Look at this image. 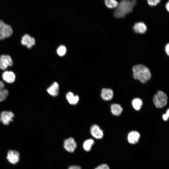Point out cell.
I'll return each instance as SVG.
<instances>
[{
  "instance_id": "cell-7",
  "label": "cell",
  "mask_w": 169,
  "mask_h": 169,
  "mask_svg": "<svg viewBox=\"0 0 169 169\" xmlns=\"http://www.w3.org/2000/svg\"><path fill=\"white\" fill-rule=\"evenodd\" d=\"M14 114L11 111H3L1 113L0 121L4 125H8L13 121Z\"/></svg>"
},
{
  "instance_id": "cell-3",
  "label": "cell",
  "mask_w": 169,
  "mask_h": 169,
  "mask_svg": "<svg viewBox=\"0 0 169 169\" xmlns=\"http://www.w3.org/2000/svg\"><path fill=\"white\" fill-rule=\"evenodd\" d=\"M153 100L156 107L157 108H161L166 104L167 97L164 92L160 90L154 95Z\"/></svg>"
},
{
  "instance_id": "cell-21",
  "label": "cell",
  "mask_w": 169,
  "mask_h": 169,
  "mask_svg": "<svg viewBox=\"0 0 169 169\" xmlns=\"http://www.w3.org/2000/svg\"><path fill=\"white\" fill-rule=\"evenodd\" d=\"M105 3L106 7L111 9L116 8L118 4L117 1L115 0H106Z\"/></svg>"
},
{
  "instance_id": "cell-23",
  "label": "cell",
  "mask_w": 169,
  "mask_h": 169,
  "mask_svg": "<svg viewBox=\"0 0 169 169\" xmlns=\"http://www.w3.org/2000/svg\"><path fill=\"white\" fill-rule=\"evenodd\" d=\"M160 2V0H148L147 1L148 5L151 6H156Z\"/></svg>"
},
{
  "instance_id": "cell-25",
  "label": "cell",
  "mask_w": 169,
  "mask_h": 169,
  "mask_svg": "<svg viewBox=\"0 0 169 169\" xmlns=\"http://www.w3.org/2000/svg\"><path fill=\"white\" fill-rule=\"evenodd\" d=\"M169 117V110L168 109L165 114H164L162 115V118L164 121H167Z\"/></svg>"
},
{
  "instance_id": "cell-27",
  "label": "cell",
  "mask_w": 169,
  "mask_h": 169,
  "mask_svg": "<svg viewBox=\"0 0 169 169\" xmlns=\"http://www.w3.org/2000/svg\"><path fill=\"white\" fill-rule=\"evenodd\" d=\"M68 169H81V168L78 165H72L69 166Z\"/></svg>"
},
{
  "instance_id": "cell-19",
  "label": "cell",
  "mask_w": 169,
  "mask_h": 169,
  "mask_svg": "<svg viewBox=\"0 0 169 169\" xmlns=\"http://www.w3.org/2000/svg\"><path fill=\"white\" fill-rule=\"evenodd\" d=\"M94 143V141L93 139H87L83 143V148L85 151H89L91 150Z\"/></svg>"
},
{
  "instance_id": "cell-14",
  "label": "cell",
  "mask_w": 169,
  "mask_h": 169,
  "mask_svg": "<svg viewBox=\"0 0 169 169\" xmlns=\"http://www.w3.org/2000/svg\"><path fill=\"white\" fill-rule=\"evenodd\" d=\"M3 80L8 83H13L15 79V75L14 73L11 71H6L2 74Z\"/></svg>"
},
{
  "instance_id": "cell-26",
  "label": "cell",
  "mask_w": 169,
  "mask_h": 169,
  "mask_svg": "<svg viewBox=\"0 0 169 169\" xmlns=\"http://www.w3.org/2000/svg\"><path fill=\"white\" fill-rule=\"evenodd\" d=\"M165 51L167 55L169 56V44L168 43L166 44L165 48Z\"/></svg>"
},
{
  "instance_id": "cell-12",
  "label": "cell",
  "mask_w": 169,
  "mask_h": 169,
  "mask_svg": "<svg viewBox=\"0 0 169 169\" xmlns=\"http://www.w3.org/2000/svg\"><path fill=\"white\" fill-rule=\"evenodd\" d=\"M140 137V135L138 132L132 131L129 132L128 135V141L130 143L135 144L138 142Z\"/></svg>"
},
{
  "instance_id": "cell-20",
  "label": "cell",
  "mask_w": 169,
  "mask_h": 169,
  "mask_svg": "<svg viewBox=\"0 0 169 169\" xmlns=\"http://www.w3.org/2000/svg\"><path fill=\"white\" fill-rule=\"evenodd\" d=\"M132 104L134 108L137 110H139L142 105V100L139 98H134L132 101Z\"/></svg>"
},
{
  "instance_id": "cell-9",
  "label": "cell",
  "mask_w": 169,
  "mask_h": 169,
  "mask_svg": "<svg viewBox=\"0 0 169 169\" xmlns=\"http://www.w3.org/2000/svg\"><path fill=\"white\" fill-rule=\"evenodd\" d=\"M21 44L26 46L28 49L31 48L35 43V39L33 37H31L29 34H24L21 40Z\"/></svg>"
},
{
  "instance_id": "cell-11",
  "label": "cell",
  "mask_w": 169,
  "mask_h": 169,
  "mask_svg": "<svg viewBox=\"0 0 169 169\" xmlns=\"http://www.w3.org/2000/svg\"><path fill=\"white\" fill-rule=\"evenodd\" d=\"M133 29L136 33L144 34L147 30V27L145 23L142 22H136L133 27Z\"/></svg>"
},
{
  "instance_id": "cell-6",
  "label": "cell",
  "mask_w": 169,
  "mask_h": 169,
  "mask_svg": "<svg viewBox=\"0 0 169 169\" xmlns=\"http://www.w3.org/2000/svg\"><path fill=\"white\" fill-rule=\"evenodd\" d=\"M64 147L68 152H73L77 147L76 142L73 138L69 137L64 140Z\"/></svg>"
},
{
  "instance_id": "cell-2",
  "label": "cell",
  "mask_w": 169,
  "mask_h": 169,
  "mask_svg": "<svg viewBox=\"0 0 169 169\" xmlns=\"http://www.w3.org/2000/svg\"><path fill=\"white\" fill-rule=\"evenodd\" d=\"M132 71L134 78L142 83H146L151 78V74L149 69L143 64L134 65L132 67Z\"/></svg>"
},
{
  "instance_id": "cell-5",
  "label": "cell",
  "mask_w": 169,
  "mask_h": 169,
  "mask_svg": "<svg viewBox=\"0 0 169 169\" xmlns=\"http://www.w3.org/2000/svg\"><path fill=\"white\" fill-rule=\"evenodd\" d=\"M13 62L11 57L8 55H2L0 56V68L5 70L8 66H11Z\"/></svg>"
},
{
  "instance_id": "cell-15",
  "label": "cell",
  "mask_w": 169,
  "mask_h": 169,
  "mask_svg": "<svg viewBox=\"0 0 169 169\" xmlns=\"http://www.w3.org/2000/svg\"><path fill=\"white\" fill-rule=\"evenodd\" d=\"M59 86L57 82H54L47 89L48 93L53 96L58 95L59 92Z\"/></svg>"
},
{
  "instance_id": "cell-17",
  "label": "cell",
  "mask_w": 169,
  "mask_h": 169,
  "mask_svg": "<svg viewBox=\"0 0 169 169\" xmlns=\"http://www.w3.org/2000/svg\"><path fill=\"white\" fill-rule=\"evenodd\" d=\"M111 112L112 114L115 115H119L123 111V108L119 104H114L110 106Z\"/></svg>"
},
{
  "instance_id": "cell-22",
  "label": "cell",
  "mask_w": 169,
  "mask_h": 169,
  "mask_svg": "<svg viewBox=\"0 0 169 169\" xmlns=\"http://www.w3.org/2000/svg\"><path fill=\"white\" fill-rule=\"evenodd\" d=\"M66 48L64 45L60 46L57 49V54L60 56L64 55L66 53Z\"/></svg>"
},
{
  "instance_id": "cell-1",
  "label": "cell",
  "mask_w": 169,
  "mask_h": 169,
  "mask_svg": "<svg viewBox=\"0 0 169 169\" xmlns=\"http://www.w3.org/2000/svg\"><path fill=\"white\" fill-rule=\"evenodd\" d=\"M136 3L135 0L121 1L114 12V17L118 18H124L127 14L132 11Z\"/></svg>"
},
{
  "instance_id": "cell-18",
  "label": "cell",
  "mask_w": 169,
  "mask_h": 169,
  "mask_svg": "<svg viewBox=\"0 0 169 169\" xmlns=\"http://www.w3.org/2000/svg\"><path fill=\"white\" fill-rule=\"evenodd\" d=\"M4 87V84L0 80V102L5 100L8 94V91Z\"/></svg>"
},
{
  "instance_id": "cell-24",
  "label": "cell",
  "mask_w": 169,
  "mask_h": 169,
  "mask_svg": "<svg viewBox=\"0 0 169 169\" xmlns=\"http://www.w3.org/2000/svg\"><path fill=\"white\" fill-rule=\"evenodd\" d=\"M95 169H110L109 166L106 164H103L98 166Z\"/></svg>"
},
{
  "instance_id": "cell-13",
  "label": "cell",
  "mask_w": 169,
  "mask_h": 169,
  "mask_svg": "<svg viewBox=\"0 0 169 169\" xmlns=\"http://www.w3.org/2000/svg\"><path fill=\"white\" fill-rule=\"evenodd\" d=\"M113 92L110 89L103 88L101 91V97L104 100H109L113 97Z\"/></svg>"
},
{
  "instance_id": "cell-4",
  "label": "cell",
  "mask_w": 169,
  "mask_h": 169,
  "mask_svg": "<svg viewBox=\"0 0 169 169\" xmlns=\"http://www.w3.org/2000/svg\"><path fill=\"white\" fill-rule=\"evenodd\" d=\"M13 30L11 26L5 23L3 20H0V33L5 38L11 36Z\"/></svg>"
},
{
  "instance_id": "cell-10",
  "label": "cell",
  "mask_w": 169,
  "mask_h": 169,
  "mask_svg": "<svg viewBox=\"0 0 169 169\" xmlns=\"http://www.w3.org/2000/svg\"><path fill=\"white\" fill-rule=\"evenodd\" d=\"M90 132L91 135L97 139H101L104 136L103 131L97 125H94L91 126Z\"/></svg>"
},
{
  "instance_id": "cell-28",
  "label": "cell",
  "mask_w": 169,
  "mask_h": 169,
  "mask_svg": "<svg viewBox=\"0 0 169 169\" xmlns=\"http://www.w3.org/2000/svg\"><path fill=\"white\" fill-rule=\"evenodd\" d=\"M165 8L166 10L168 12L169 11V2L168 1L167 2L166 4L165 5Z\"/></svg>"
},
{
  "instance_id": "cell-16",
  "label": "cell",
  "mask_w": 169,
  "mask_h": 169,
  "mask_svg": "<svg viewBox=\"0 0 169 169\" xmlns=\"http://www.w3.org/2000/svg\"><path fill=\"white\" fill-rule=\"evenodd\" d=\"M66 98L68 102L72 105L76 104L79 100V96L78 95H74L71 92H69L67 93Z\"/></svg>"
},
{
  "instance_id": "cell-29",
  "label": "cell",
  "mask_w": 169,
  "mask_h": 169,
  "mask_svg": "<svg viewBox=\"0 0 169 169\" xmlns=\"http://www.w3.org/2000/svg\"><path fill=\"white\" fill-rule=\"evenodd\" d=\"M5 38L0 33V40H3Z\"/></svg>"
},
{
  "instance_id": "cell-8",
  "label": "cell",
  "mask_w": 169,
  "mask_h": 169,
  "mask_svg": "<svg viewBox=\"0 0 169 169\" xmlns=\"http://www.w3.org/2000/svg\"><path fill=\"white\" fill-rule=\"evenodd\" d=\"M19 154L17 151L10 150L8 152L7 158L10 163L15 164L19 161Z\"/></svg>"
}]
</instances>
